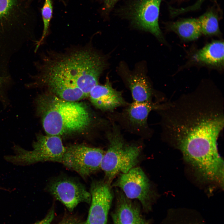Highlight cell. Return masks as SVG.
Returning <instances> with one entry per match:
<instances>
[{"instance_id":"obj_1","label":"cell","mask_w":224,"mask_h":224,"mask_svg":"<svg viewBox=\"0 0 224 224\" xmlns=\"http://www.w3.org/2000/svg\"><path fill=\"white\" fill-rule=\"evenodd\" d=\"M162 134L182 154L200 158L218 151L217 141L224 124V99L216 87H198L156 110Z\"/></svg>"},{"instance_id":"obj_2","label":"cell","mask_w":224,"mask_h":224,"mask_svg":"<svg viewBox=\"0 0 224 224\" xmlns=\"http://www.w3.org/2000/svg\"><path fill=\"white\" fill-rule=\"evenodd\" d=\"M35 102L47 134L60 136L80 132L93 123L91 112L82 103L66 100L53 94L40 95Z\"/></svg>"},{"instance_id":"obj_3","label":"cell","mask_w":224,"mask_h":224,"mask_svg":"<svg viewBox=\"0 0 224 224\" xmlns=\"http://www.w3.org/2000/svg\"><path fill=\"white\" fill-rule=\"evenodd\" d=\"M21 0H0V58L12 56L34 39L33 22Z\"/></svg>"},{"instance_id":"obj_4","label":"cell","mask_w":224,"mask_h":224,"mask_svg":"<svg viewBox=\"0 0 224 224\" xmlns=\"http://www.w3.org/2000/svg\"><path fill=\"white\" fill-rule=\"evenodd\" d=\"M110 122V126L106 132L108 146L102 158L100 168L105 173V180L110 184L117 175L127 173L137 164L142 147L138 143L126 142L119 127Z\"/></svg>"},{"instance_id":"obj_5","label":"cell","mask_w":224,"mask_h":224,"mask_svg":"<svg viewBox=\"0 0 224 224\" xmlns=\"http://www.w3.org/2000/svg\"><path fill=\"white\" fill-rule=\"evenodd\" d=\"M33 150L28 151L15 145V155L8 156L5 159L14 164L26 165L38 162H58L65 150L60 136L38 134L32 144Z\"/></svg>"},{"instance_id":"obj_6","label":"cell","mask_w":224,"mask_h":224,"mask_svg":"<svg viewBox=\"0 0 224 224\" xmlns=\"http://www.w3.org/2000/svg\"><path fill=\"white\" fill-rule=\"evenodd\" d=\"M161 104L157 102L129 103L121 111L107 113V118L120 128L142 138H149L152 131L148 124V118L152 110L160 109Z\"/></svg>"},{"instance_id":"obj_7","label":"cell","mask_w":224,"mask_h":224,"mask_svg":"<svg viewBox=\"0 0 224 224\" xmlns=\"http://www.w3.org/2000/svg\"><path fill=\"white\" fill-rule=\"evenodd\" d=\"M120 174L113 186L121 189L128 198L137 200L144 212H151L156 197L149 179L142 169L133 167L127 173Z\"/></svg>"},{"instance_id":"obj_8","label":"cell","mask_w":224,"mask_h":224,"mask_svg":"<svg viewBox=\"0 0 224 224\" xmlns=\"http://www.w3.org/2000/svg\"><path fill=\"white\" fill-rule=\"evenodd\" d=\"M105 151L98 148L76 144L66 147L58 162L86 178L100 168Z\"/></svg>"},{"instance_id":"obj_9","label":"cell","mask_w":224,"mask_h":224,"mask_svg":"<svg viewBox=\"0 0 224 224\" xmlns=\"http://www.w3.org/2000/svg\"><path fill=\"white\" fill-rule=\"evenodd\" d=\"M162 0H135L132 4L128 16L134 28L150 32L159 41L164 42L159 23Z\"/></svg>"},{"instance_id":"obj_10","label":"cell","mask_w":224,"mask_h":224,"mask_svg":"<svg viewBox=\"0 0 224 224\" xmlns=\"http://www.w3.org/2000/svg\"><path fill=\"white\" fill-rule=\"evenodd\" d=\"M47 189L70 212L80 203H91L90 192L80 182L70 178L61 177L53 180L49 184Z\"/></svg>"},{"instance_id":"obj_11","label":"cell","mask_w":224,"mask_h":224,"mask_svg":"<svg viewBox=\"0 0 224 224\" xmlns=\"http://www.w3.org/2000/svg\"><path fill=\"white\" fill-rule=\"evenodd\" d=\"M142 67H137L130 70L124 62L118 68L119 75L125 85L130 91L133 102H152L155 93L152 85Z\"/></svg>"},{"instance_id":"obj_12","label":"cell","mask_w":224,"mask_h":224,"mask_svg":"<svg viewBox=\"0 0 224 224\" xmlns=\"http://www.w3.org/2000/svg\"><path fill=\"white\" fill-rule=\"evenodd\" d=\"M90 192L91 205L83 224H107L113 197L110 184L105 180L95 181L91 184Z\"/></svg>"},{"instance_id":"obj_13","label":"cell","mask_w":224,"mask_h":224,"mask_svg":"<svg viewBox=\"0 0 224 224\" xmlns=\"http://www.w3.org/2000/svg\"><path fill=\"white\" fill-rule=\"evenodd\" d=\"M88 96L95 107L107 113L119 107H124L129 103L123 97L121 91L113 87L107 77L104 84H98L92 88Z\"/></svg>"},{"instance_id":"obj_14","label":"cell","mask_w":224,"mask_h":224,"mask_svg":"<svg viewBox=\"0 0 224 224\" xmlns=\"http://www.w3.org/2000/svg\"><path fill=\"white\" fill-rule=\"evenodd\" d=\"M224 45L222 40L213 41L193 55L194 63L222 69L224 67Z\"/></svg>"},{"instance_id":"obj_15","label":"cell","mask_w":224,"mask_h":224,"mask_svg":"<svg viewBox=\"0 0 224 224\" xmlns=\"http://www.w3.org/2000/svg\"><path fill=\"white\" fill-rule=\"evenodd\" d=\"M166 28L176 33L182 40L192 41L198 39L202 34L198 18L184 19L170 23Z\"/></svg>"},{"instance_id":"obj_16","label":"cell","mask_w":224,"mask_h":224,"mask_svg":"<svg viewBox=\"0 0 224 224\" xmlns=\"http://www.w3.org/2000/svg\"><path fill=\"white\" fill-rule=\"evenodd\" d=\"M160 224H206L201 213L196 210L185 208L168 210Z\"/></svg>"},{"instance_id":"obj_17","label":"cell","mask_w":224,"mask_h":224,"mask_svg":"<svg viewBox=\"0 0 224 224\" xmlns=\"http://www.w3.org/2000/svg\"><path fill=\"white\" fill-rule=\"evenodd\" d=\"M198 19L202 34L208 36H217L221 34L218 17L213 10H208Z\"/></svg>"},{"instance_id":"obj_18","label":"cell","mask_w":224,"mask_h":224,"mask_svg":"<svg viewBox=\"0 0 224 224\" xmlns=\"http://www.w3.org/2000/svg\"><path fill=\"white\" fill-rule=\"evenodd\" d=\"M53 14V5L52 0H45L41 9V15L43 23V29L40 39L35 43V52L37 51L42 44L48 33L50 22Z\"/></svg>"},{"instance_id":"obj_19","label":"cell","mask_w":224,"mask_h":224,"mask_svg":"<svg viewBox=\"0 0 224 224\" xmlns=\"http://www.w3.org/2000/svg\"><path fill=\"white\" fill-rule=\"evenodd\" d=\"M13 83L11 75L4 76L0 74V106L3 108L7 107L10 104L7 92Z\"/></svg>"},{"instance_id":"obj_20","label":"cell","mask_w":224,"mask_h":224,"mask_svg":"<svg viewBox=\"0 0 224 224\" xmlns=\"http://www.w3.org/2000/svg\"><path fill=\"white\" fill-rule=\"evenodd\" d=\"M83 220L77 214L66 212L54 224H83Z\"/></svg>"},{"instance_id":"obj_21","label":"cell","mask_w":224,"mask_h":224,"mask_svg":"<svg viewBox=\"0 0 224 224\" xmlns=\"http://www.w3.org/2000/svg\"><path fill=\"white\" fill-rule=\"evenodd\" d=\"M55 215V210L51 208L42 219L33 224H51L53 221Z\"/></svg>"},{"instance_id":"obj_22","label":"cell","mask_w":224,"mask_h":224,"mask_svg":"<svg viewBox=\"0 0 224 224\" xmlns=\"http://www.w3.org/2000/svg\"><path fill=\"white\" fill-rule=\"evenodd\" d=\"M207 0H198L194 4L185 7H183L182 12L185 13L194 11L199 9L203 3Z\"/></svg>"},{"instance_id":"obj_23","label":"cell","mask_w":224,"mask_h":224,"mask_svg":"<svg viewBox=\"0 0 224 224\" xmlns=\"http://www.w3.org/2000/svg\"><path fill=\"white\" fill-rule=\"evenodd\" d=\"M119 0H103L104 7L107 11H109L114 7Z\"/></svg>"},{"instance_id":"obj_24","label":"cell","mask_w":224,"mask_h":224,"mask_svg":"<svg viewBox=\"0 0 224 224\" xmlns=\"http://www.w3.org/2000/svg\"><path fill=\"white\" fill-rule=\"evenodd\" d=\"M123 224H152L149 220H147L145 217L143 219L137 221L128 222Z\"/></svg>"},{"instance_id":"obj_25","label":"cell","mask_w":224,"mask_h":224,"mask_svg":"<svg viewBox=\"0 0 224 224\" xmlns=\"http://www.w3.org/2000/svg\"></svg>"}]
</instances>
